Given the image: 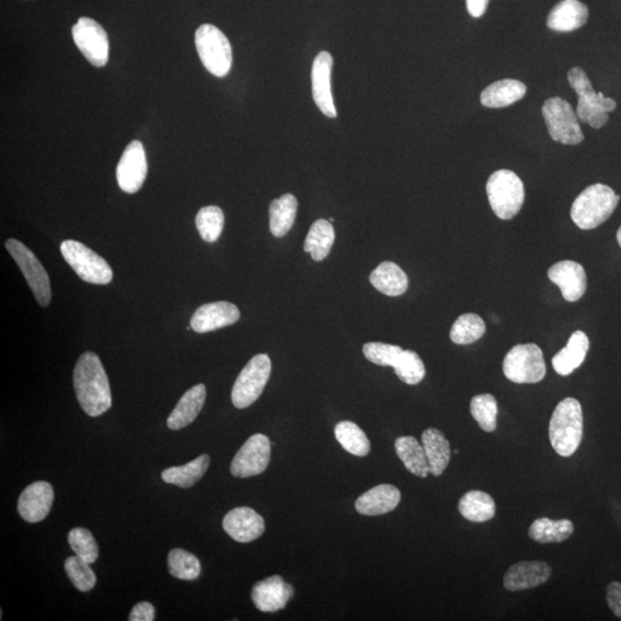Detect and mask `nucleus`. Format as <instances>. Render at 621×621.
Wrapping results in <instances>:
<instances>
[{
	"label": "nucleus",
	"mask_w": 621,
	"mask_h": 621,
	"mask_svg": "<svg viewBox=\"0 0 621 621\" xmlns=\"http://www.w3.org/2000/svg\"><path fill=\"white\" fill-rule=\"evenodd\" d=\"M542 114L552 140L564 145H577L584 141L579 119L571 104L565 99H547L542 106Z\"/></svg>",
	"instance_id": "obj_9"
},
{
	"label": "nucleus",
	"mask_w": 621,
	"mask_h": 621,
	"mask_svg": "<svg viewBox=\"0 0 621 621\" xmlns=\"http://www.w3.org/2000/svg\"><path fill=\"white\" fill-rule=\"evenodd\" d=\"M547 278L551 282L557 284L565 301H577L585 295L586 271L576 261H564L551 266L547 271Z\"/></svg>",
	"instance_id": "obj_20"
},
{
	"label": "nucleus",
	"mask_w": 621,
	"mask_h": 621,
	"mask_svg": "<svg viewBox=\"0 0 621 621\" xmlns=\"http://www.w3.org/2000/svg\"><path fill=\"white\" fill-rule=\"evenodd\" d=\"M54 499V491L49 482H34L20 495L17 511L27 523H40L49 515Z\"/></svg>",
	"instance_id": "obj_15"
},
{
	"label": "nucleus",
	"mask_w": 621,
	"mask_h": 621,
	"mask_svg": "<svg viewBox=\"0 0 621 621\" xmlns=\"http://www.w3.org/2000/svg\"><path fill=\"white\" fill-rule=\"evenodd\" d=\"M210 466V456L202 455L195 460L182 466L166 468L162 473L163 482L180 487V488H190L201 480Z\"/></svg>",
	"instance_id": "obj_31"
},
{
	"label": "nucleus",
	"mask_w": 621,
	"mask_h": 621,
	"mask_svg": "<svg viewBox=\"0 0 621 621\" xmlns=\"http://www.w3.org/2000/svg\"><path fill=\"white\" fill-rule=\"evenodd\" d=\"M370 281L380 292L387 296H400L408 291L409 280L404 271L395 262L380 264L370 275Z\"/></svg>",
	"instance_id": "obj_28"
},
{
	"label": "nucleus",
	"mask_w": 621,
	"mask_h": 621,
	"mask_svg": "<svg viewBox=\"0 0 621 621\" xmlns=\"http://www.w3.org/2000/svg\"><path fill=\"white\" fill-rule=\"evenodd\" d=\"M394 370L400 381L409 386L418 385L426 375L424 362H422L419 355L412 350L403 351Z\"/></svg>",
	"instance_id": "obj_40"
},
{
	"label": "nucleus",
	"mask_w": 621,
	"mask_h": 621,
	"mask_svg": "<svg viewBox=\"0 0 621 621\" xmlns=\"http://www.w3.org/2000/svg\"><path fill=\"white\" fill-rule=\"evenodd\" d=\"M63 257L84 281L93 284H109L113 271L105 259L81 242L67 240L60 245Z\"/></svg>",
	"instance_id": "obj_7"
},
{
	"label": "nucleus",
	"mask_w": 621,
	"mask_h": 621,
	"mask_svg": "<svg viewBox=\"0 0 621 621\" xmlns=\"http://www.w3.org/2000/svg\"><path fill=\"white\" fill-rule=\"evenodd\" d=\"M567 80L577 94V116L582 123L599 129L609 120V112L616 107L614 99L604 97L602 93H595L592 82L579 67L567 73Z\"/></svg>",
	"instance_id": "obj_4"
},
{
	"label": "nucleus",
	"mask_w": 621,
	"mask_h": 621,
	"mask_svg": "<svg viewBox=\"0 0 621 621\" xmlns=\"http://www.w3.org/2000/svg\"><path fill=\"white\" fill-rule=\"evenodd\" d=\"M292 595L291 585L287 584L282 577L273 576L258 581L253 586L251 597L259 611L276 612L286 607Z\"/></svg>",
	"instance_id": "obj_18"
},
{
	"label": "nucleus",
	"mask_w": 621,
	"mask_h": 621,
	"mask_svg": "<svg viewBox=\"0 0 621 621\" xmlns=\"http://www.w3.org/2000/svg\"><path fill=\"white\" fill-rule=\"evenodd\" d=\"M488 3L489 0H466V6L469 15L473 17H480L485 15Z\"/></svg>",
	"instance_id": "obj_46"
},
{
	"label": "nucleus",
	"mask_w": 621,
	"mask_h": 621,
	"mask_svg": "<svg viewBox=\"0 0 621 621\" xmlns=\"http://www.w3.org/2000/svg\"><path fill=\"white\" fill-rule=\"evenodd\" d=\"M129 621H153L154 606L149 602H141L133 607Z\"/></svg>",
	"instance_id": "obj_45"
},
{
	"label": "nucleus",
	"mask_w": 621,
	"mask_h": 621,
	"mask_svg": "<svg viewBox=\"0 0 621 621\" xmlns=\"http://www.w3.org/2000/svg\"><path fill=\"white\" fill-rule=\"evenodd\" d=\"M458 510L465 519L473 523H486L495 517L496 504L485 491L471 490L460 498Z\"/></svg>",
	"instance_id": "obj_29"
},
{
	"label": "nucleus",
	"mask_w": 621,
	"mask_h": 621,
	"mask_svg": "<svg viewBox=\"0 0 621 621\" xmlns=\"http://www.w3.org/2000/svg\"><path fill=\"white\" fill-rule=\"evenodd\" d=\"M222 527L232 540L249 543L257 540L265 532V520L252 508H232L223 518Z\"/></svg>",
	"instance_id": "obj_16"
},
{
	"label": "nucleus",
	"mask_w": 621,
	"mask_h": 621,
	"mask_svg": "<svg viewBox=\"0 0 621 621\" xmlns=\"http://www.w3.org/2000/svg\"><path fill=\"white\" fill-rule=\"evenodd\" d=\"M148 174V163L143 144L140 141H133L123 151L116 167V180L123 192L135 193L143 185Z\"/></svg>",
	"instance_id": "obj_14"
},
{
	"label": "nucleus",
	"mask_w": 621,
	"mask_h": 621,
	"mask_svg": "<svg viewBox=\"0 0 621 621\" xmlns=\"http://www.w3.org/2000/svg\"><path fill=\"white\" fill-rule=\"evenodd\" d=\"M573 532H575V525L571 520H551L549 518H538L530 525L528 530L529 537L543 545L567 540Z\"/></svg>",
	"instance_id": "obj_32"
},
{
	"label": "nucleus",
	"mask_w": 621,
	"mask_h": 621,
	"mask_svg": "<svg viewBox=\"0 0 621 621\" xmlns=\"http://www.w3.org/2000/svg\"><path fill=\"white\" fill-rule=\"evenodd\" d=\"M403 349L399 345L386 344V343H366L362 347V352L370 361L379 366H390L395 368L399 362L400 356H402Z\"/></svg>",
	"instance_id": "obj_43"
},
{
	"label": "nucleus",
	"mask_w": 621,
	"mask_h": 621,
	"mask_svg": "<svg viewBox=\"0 0 621 621\" xmlns=\"http://www.w3.org/2000/svg\"><path fill=\"white\" fill-rule=\"evenodd\" d=\"M73 40L94 66L104 67L109 62V37L105 30L90 17H81L72 29Z\"/></svg>",
	"instance_id": "obj_12"
},
{
	"label": "nucleus",
	"mask_w": 621,
	"mask_h": 621,
	"mask_svg": "<svg viewBox=\"0 0 621 621\" xmlns=\"http://www.w3.org/2000/svg\"><path fill=\"white\" fill-rule=\"evenodd\" d=\"M589 350V340L584 331L577 330L569 338L567 347L552 358V368L556 373L567 377L579 369Z\"/></svg>",
	"instance_id": "obj_25"
},
{
	"label": "nucleus",
	"mask_w": 621,
	"mask_h": 621,
	"mask_svg": "<svg viewBox=\"0 0 621 621\" xmlns=\"http://www.w3.org/2000/svg\"><path fill=\"white\" fill-rule=\"evenodd\" d=\"M206 399V387L204 385H196L189 389L181 397L179 403L176 404L174 409L168 417L167 426L172 430H179L184 427L192 424L195 421L198 414L204 407Z\"/></svg>",
	"instance_id": "obj_24"
},
{
	"label": "nucleus",
	"mask_w": 621,
	"mask_h": 621,
	"mask_svg": "<svg viewBox=\"0 0 621 621\" xmlns=\"http://www.w3.org/2000/svg\"><path fill=\"white\" fill-rule=\"evenodd\" d=\"M588 7L579 0H562L552 8L547 25L551 30L569 33L582 27L588 20Z\"/></svg>",
	"instance_id": "obj_23"
},
{
	"label": "nucleus",
	"mask_w": 621,
	"mask_h": 621,
	"mask_svg": "<svg viewBox=\"0 0 621 621\" xmlns=\"http://www.w3.org/2000/svg\"><path fill=\"white\" fill-rule=\"evenodd\" d=\"M619 200L620 197L607 185H590L573 202L571 218L580 230H594L611 217Z\"/></svg>",
	"instance_id": "obj_3"
},
{
	"label": "nucleus",
	"mask_w": 621,
	"mask_h": 621,
	"mask_svg": "<svg viewBox=\"0 0 621 621\" xmlns=\"http://www.w3.org/2000/svg\"><path fill=\"white\" fill-rule=\"evenodd\" d=\"M224 224L222 210L218 206H205L196 217V226L202 240L213 243L222 235Z\"/></svg>",
	"instance_id": "obj_39"
},
{
	"label": "nucleus",
	"mask_w": 621,
	"mask_h": 621,
	"mask_svg": "<svg viewBox=\"0 0 621 621\" xmlns=\"http://www.w3.org/2000/svg\"><path fill=\"white\" fill-rule=\"evenodd\" d=\"M616 240H618V243L621 247V227L619 228L618 232H616Z\"/></svg>",
	"instance_id": "obj_47"
},
{
	"label": "nucleus",
	"mask_w": 621,
	"mask_h": 621,
	"mask_svg": "<svg viewBox=\"0 0 621 621\" xmlns=\"http://www.w3.org/2000/svg\"><path fill=\"white\" fill-rule=\"evenodd\" d=\"M271 460V441L264 434H254L242 446L232 461L231 472L236 478L259 476Z\"/></svg>",
	"instance_id": "obj_13"
},
{
	"label": "nucleus",
	"mask_w": 621,
	"mask_h": 621,
	"mask_svg": "<svg viewBox=\"0 0 621 621\" xmlns=\"http://www.w3.org/2000/svg\"><path fill=\"white\" fill-rule=\"evenodd\" d=\"M240 310L228 301H214L202 305L192 314L190 326L197 333H209L239 321Z\"/></svg>",
	"instance_id": "obj_17"
},
{
	"label": "nucleus",
	"mask_w": 621,
	"mask_h": 621,
	"mask_svg": "<svg viewBox=\"0 0 621 621\" xmlns=\"http://www.w3.org/2000/svg\"><path fill=\"white\" fill-rule=\"evenodd\" d=\"M335 241L333 224L319 219L312 224L304 242V251L310 253L313 261H321L330 254Z\"/></svg>",
	"instance_id": "obj_34"
},
{
	"label": "nucleus",
	"mask_w": 621,
	"mask_h": 621,
	"mask_svg": "<svg viewBox=\"0 0 621 621\" xmlns=\"http://www.w3.org/2000/svg\"><path fill=\"white\" fill-rule=\"evenodd\" d=\"M299 202L291 193H286L279 200L271 202L270 230L275 237H283L291 230L295 222Z\"/></svg>",
	"instance_id": "obj_33"
},
{
	"label": "nucleus",
	"mask_w": 621,
	"mask_h": 621,
	"mask_svg": "<svg viewBox=\"0 0 621 621\" xmlns=\"http://www.w3.org/2000/svg\"><path fill=\"white\" fill-rule=\"evenodd\" d=\"M7 251L23 271L37 303L45 308L51 301V283L44 267L24 243L15 239L6 241Z\"/></svg>",
	"instance_id": "obj_11"
},
{
	"label": "nucleus",
	"mask_w": 621,
	"mask_h": 621,
	"mask_svg": "<svg viewBox=\"0 0 621 621\" xmlns=\"http://www.w3.org/2000/svg\"><path fill=\"white\" fill-rule=\"evenodd\" d=\"M429 473L434 477L442 476L451 458L450 442L446 435L437 429H429L421 435Z\"/></svg>",
	"instance_id": "obj_26"
},
{
	"label": "nucleus",
	"mask_w": 621,
	"mask_h": 621,
	"mask_svg": "<svg viewBox=\"0 0 621 621\" xmlns=\"http://www.w3.org/2000/svg\"><path fill=\"white\" fill-rule=\"evenodd\" d=\"M195 43L198 55L207 71L217 77L228 75L232 52L226 34L212 25H202L197 29Z\"/></svg>",
	"instance_id": "obj_6"
},
{
	"label": "nucleus",
	"mask_w": 621,
	"mask_h": 621,
	"mask_svg": "<svg viewBox=\"0 0 621 621\" xmlns=\"http://www.w3.org/2000/svg\"><path fill=\"white\" fill-rule=\"evenodd\" d=\"M503 373L515 383H537L546 377L547 366L537 344H518L503 361Z\"/></svg>",
	"instance_id": "obj_8"
},
{
	"label": "nucleus",
	"mask_w": 621,
	"mask_h": 621,
	"mask_svg": "<svg viewBox=\"0 0 621 621\" xmlns=\"http://www.w3.org/2000/svg\"><path fill=\"white\" fill-rule=\"evenodd\" d=\"M471 414L474 420L487 433H493L498 427V402L493 395L482 394L474 396L471 400Z\"/></svg>",
	"instance_id": "obj_38"
},
{
	"label": "nucleus",
	"mask_w": 621,
	"mask_h": 621,
	"mask_svg": "<svg viewBox=\"0 0 621 621\" xmlns=\"http://www.w3.org/2000/svg\"><path fill=\"white\" fill-rule=\"evenodd\" d=\"M76 399L90 417H99L112 407V392L105 369L92 351L79 358L73 375Z\"/></svg>",
	"instance_id": "obj_1"
},
{
	"label": "nucleus",
	"mask_w": 621,
	"mask_h": 621,
	"mask_svg": "<svg viewBox=\"0 0 621 621\" xmlns=\"http://www.w3.org/2000/svg\"><path fill=\"white\" fill-rule=\"evenodd\" d=\"M168 569L171 576L176 579L192 581L201 576L202 567L200 559L192 552L183 549H172L168 554Z\"/></svg>",
	"instance_id": "obj_37"
},
{
	"label": "nucleus",
	"mask_w": 621,
	"mask_h": 621,
	"mask_svg": "<svg viewBox=\"0 0 621 621\" xmlns=\"http://www.w3.org/2000/svg\"><path fill=\"white\" fill-rule=\"evenodd\" d=\"M271 372L270 357L261 353L244 366L232 390V402L237 409L249 408L261 397Z\"/></svg>",
	"instance_id": "obj_10"
},
{
	"label": "nucleus",
	"mask_w": 621,
	"mask_h": 621,
	"mask_svg": "<svg viewBox=\"0 0 621 621\" xmlns=\"http://www.w3.org/2000/svg\"><path fill=\"white\" fill-rule=\"evenodd\" d=\"M395 450L405 468L414 476L425 478L429 476V466L427 461L424 447L413 437H402L396 439Z\"/></svg>",
	"instance_id": "obj_30"
},
{
	"label": "nucleus",
	"mask_w": 621,
	"mask_h": 621,
	"mask_svg": "<svg viewBox=\"0 0 621 621\" xmlns=\"http://www.w3.org/2000/svg\"><path fill=\"white\" fill-rule=\"evenodd\" d=\"M402 498L400 491L391 485H379L356 500V510L362 516H381L395 510Z\"/></svg>",
	"instance_id": "obj_22"
},
{
	"label": "nucleus",
	"mask_w": 621,
	"mask_h": 621,
	"mask_svg": "<svg viewBox=\"0 0 621 621\" xmlns=\"http://www.w3.org/2000/svg\"><path fill=\"white\" fill-rule=\"evenodd\" d=\"M335 438L349 454L358 457L369 455L370 443L360 426L351 421H340L335 426Z\"/></svg>",
	"instance_id": "obj_35"
},
{
	"label": "nucleus",
	"mask_w": 621,
	"mask_h": 621,
	"mask_svg": "<svg viewBox=\"0 0 621 621\" xmlns=\"http://www.w3.org/2000/svg\"><path fill=\"white\" fill-rule=\"evenodd\" d=\"M331 68L333 57L326 51L320 52L314 59L312 66V94L319 110L328 118L338 115L330 89Z\"/></svg>",
	"instance_id": "obj_19"
},
{
	"label": "nucleus",
	"mask_w": 621,
	"mask_h": 621,
	"mask_svg": "<svg viewBox=\"0 0 621 621\" xmlns=\"http://www.w3.org/2000/svg\"><path fill=\"white\" fill-rule=\"evenodd\" d=\"M584 435V413L579 400L567 397L556 407L549 424L552 448L562 457L575 455Z\"/></svg>",
	"instance_id": "obj_2"
},
{
	"label": "nucleus",
	"mask_w": 621,
	"mask_h": 621,
	"mask_svg": "<svg viewBox=\"0 0 621 621\" xmlns=\"http://www.w3.org/2000/svg\"><path fill=\"white\" fill-rule=\"evenodd\" d=\"M68 542L77 557L88 564L96 562L99 556L98 545L90 530L73 528L68 534Z\"/></svg>",
	"instance_id": "obj_42"
},
{
	"label": "nucleus",
	"mask_w": 621,
	"mask_h": 621,
	"mask_svg": "<svg viewBox=\"0 0 621 621\" xmlns=\"http://www.w3.org/2000/svg\"><path fill=\"white\" fill-rule=\"evenodd\" d=\"M89 565L77 556H72L64 562V571L69 580L80 592H90L97 584L96 575Z\"/></svg>",
	"instance_id": "obj_41"
},
{
	"label": "nucleus",
	"mask_w": 621,
	"mask_h": 621,
	"mask_svg": "<svg viewBox=\"0 0 621 621\" xmlns=\"http://www.w3.org/2000/svg\"><path fill=\"white\" fill-rule=\"evenodd\" d=\"M606 601L616 616L621 619V582H611L606 588Z\"/></svg>",
	"instance_id": "obj_44"
},
{
	"label": "nucleus",
	"mask_w": 621,
	"mask_h": 621,
	"mask_svg": "<svg viewBox=\"0 0 621 621\" xmlns=\"http://www.w3.org/2000/svg\"><path fill=\"white\" fill-rule=\"evenodd\" d=\"M486 333V323L476 313L460 316L451 327L450 339L459 345L472 344Z\"/></svg>",
	"instance_id": "obj_36"
},
{
	"label": "nucleus",
	"mask_w": 621,
	"mask_h": 621,
	"mask_svg": "<svg viewBox=\"0 0 621 621\" xmlns=\"http://www.w3.org/2000/svg\"><path fill=\"white\" fill-rule=\"evenodd\" d=\"M526 92L527 88L523 82L512 79L500 80L483 90L480 101L483 106L489 109H502L523 99Z\"/></svg>",
	"instance_id": "obj_27"
},
{
	"label": "nucleus",
	"mask_w": 621,
	"mask_h": 621,
	"mask_svg": "<svg viewBox=\"0 0 621 621\" xmlns=\"http://www.w3.org/2000/svg\"><path fill=\"white\" fill-rule=\"evenodd\" d=\"M551 577V567L540 560L512 565L504 576L503 585L510 592H520L545 584Z\"/></svg>",
	"instance_id": "obj_21"
},
{
	"label": "nucleus",
	"mask_w": 621,
	"mask_h": 621,
	"mask_svg": "<svg viewBox=\"0 0 621 621\" xmlns=\"http://www.w3.org/2000/svg\"><path fill=\"white\" fill-rule=\"evenodd\" d=\"M486 190L491 210L499 219L515 218L524 205V183L515 172L496 171L490 175Z\"/></svg>",
	"instance_id": "obj_5"
}]
</instances>
